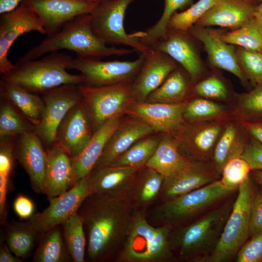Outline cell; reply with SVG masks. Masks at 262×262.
<instances>
[{"instance_id":"6da1fadb","label":"cell","mask_w":262,"mask_h":262,"mask_svg":"<svg viewBox=\"0 0 262 262\" xmlns=\"http://www.w3.org/2000/svg\"><path fill=\"white\" fill-rule=\"evenodd\" d=\"M129 193H91L77 213L82 219L87 256L91 262L108 260L123 243L134 209Z\"/></svg>"},{"instance_id":"7a4b0ae2","label":"cell","mask_w":262,"mask_h":262,"mask_svg":"<svg viewBox=\"0 0 262 262\" xmlns=\"http://www.w3.org/2000/svg\"><path fill=\"white\" fill-rule=\"evenodd\" d=\"M67 49L77 56L101 59L110 56H123L133 53L132 49L108 46L94 31L90 14L79 16L66 23L53 35L48 36L30 49L21 57L35 60L48 53Z\"/></svg>"},{"instance_id":"3957f363","label":"cell","mask_w":262,"mask_h":262,"mask_svg":"<svg viewBox=\"0 0 262 262\" xmlns=\"http://www.w3.org/2000/svg\"><path fill=\"white\" fill-rule=\"evenodd\" d=\"M72 59L69 55L57 51L39 59L21 57L11 70L0 75V80L17 84L37 95L63 85L83 84L82 74H71L67 71Z\"/></svg>"},{"instance_id":"277c9868","label":"cell","mask_w":262,"mask_h":262,"mask_svg":"<svg viewBox=\"0 0 262 262\" xmlns=\"http://www.w3.org/2000/svg\"><path fill=\"white\" fill-rule=\"evenodd\" d=\"M170 227L154 228L145 213L135 210L116 260L123 262H165L174 257L170 242Z\"/></svg>"},{"instance_id":"5b68a950","label":"cell","mask_w":262,"mask_h":262,"mask_svg":"<svg viewBox=\"0 0 262 262\" xmlns=\"http://www.w3.org/2000/svg\"><path fill=\"white\" fill-rule=\"evenodd\" d=\"M234 203H227L180 229L170 239L172 249L188 261H206L215 247Z\"/></svg>"},{"instance_id":"8992f818","label":"cell","mask_w":262,"mask_h":262,"mask_svg":"<svg viewBox=\"0 0 262 262\" xmlns=\"http://www.w3.org/2000/svg\"><path fill=\"white\" fill-rule=\"evenodd\" d=\"M254 190L249 176L238 187V193L219 241L206 261L225 262L237 255L249 237Z\"/></svg>"},{"instance_id":"52a82bcc","label":"cell","mask_w":262,"mask_h":262,"mask_svg":"<svg viewBox=\"0 0 262 262\" xmlns=\"http://www.w3.org/2000/svg\"><path fill=\"white\" fill-rule=\"evenodd\" d=\"M131 82L100 87L78 85L90 124L95 132L110 119L119 116L136 100Z\"/></svg>"},{"instance_id":"ba28073f","label":"cell","mask_w":262,"mask_h":262,"mask_svg":"<svg viewBox=\"0 0 262 262\" xmlns=\"http://www.w3.org/2000/svg\"><path fill=\"white\" fill-rule=\"evenodd\" d=\"M236 189L225 186L221 180H217L201 188L165 201L156 209L155 217L168 225L181 222L228 196Z\"/></svg>"},{"instance_id":"9c48e42d","label":"cell","mask_w":262,"mask_h":262,"mask_svg":"<svg viewBox=\"0 0 262 262\" xmlns=\"http://www.w3.org/2000/svg\"><path fill=\"white\" fill-rule=\"evenodd\" d=\"M135 0H105L99 2L90 14L94 31L108 45H123L145 53L150 48L140 41L137 32L128 34L124 26L127 9Z\"/></svg>"},{"instance_id":"30bf717a","label":"cell","mask_w":262,"mask_h":262,"mask_svg":"<svg viewBox=\"0 0 262 262\" xmlns=\"http://www.w3.org/2000/svg\"><path fill=\"white\" fill-rule=\"evenodd\" d=\"M144 59V53L132 61H102L77 56L72 58L67 70L81 72L83 85L100 87L124 82H132L137 75Z\"/></svg>"},{"instance_id":"8fae6325","label":"cell","mask_w":262,"mask_h":262,"mask_svg":"<svg viewBox=\"0 0 262 262\" xmlns=\"http://www.w3.org/2000/svg\"><path fill=\"white\" fill-rule=\"evenodd\" d=\"M45 108L40 123L34 131L44 145L54 144L57 128L69 111L82 101L77 85L66 84L54 88L41 95Z\"/></svg>"},{"instance_id":"7c38bea8","label":"cell","mask_w":262,"mask_h":262,"mask_svg":"<svg viewBox=\"0 0 262 262\" xmlns=\"http://www.w3.org/2000/svg\"><path fill=\"white\" fill-rule=\"evenodd\" d=\"M91 173L72 188L55 197L48 198L49 204L43 212L33 214L28 221L39 233L61 225L77 212L85 199L91 194Z\"/></svg>"},{"instance_id":"4fadbf2b","label":"cell","mask_w":262,"mask_h":262,"mask_svg":"<svg viewBox=\"0 0 262 262\" xmlns=\"http://www.w3.org/2000/svg\"><path fill=\"white\" fill-rule=\"evenodd\" d=\"M33 31L46 34L40 18L23 2L14 10L0 15V75L10 71L15 67V64L8 58V52L12 44L21 35Z\"/></svg>"},{"instance_id":"5bb4252c","label":"cell","mask_w":262,"mask_h":262,"mask_svg":"<svg viewBox=\"0 0 262 262\" xmlns=\"http://www.w3.org/2000/svg\"><path fill=\"white\" fill-rule=\"evenodd\" d=\"M23 3L40 18L47 36L75 17L91 14L99 3L84 0H24Z\"/></svg>"},{"instance_id":"9a60e30c","label":"cell","mask_w":262,"mask_h":262,"mask_svg":"<svg viewBox=\"0 0 262 262\" xmlns=\"http://www.w3.org/2000/svg\"><path fill=\"white\" fill-rule=\"evenodd\" d=\"M182 123L172 132L181 153L187 158L197 161L208 159L214 150L223 130L221 122L197 123L184 126Z\"/></svg>"},{"instance_id":"2e32d148","label":"cell","mask_w":262,"mask_h":262,"mask_svg":"<svg viewBox=\"0 0 262 262\" xmlns=\"http://www.w3.org/2000/svg\"><path fill=\"white\" fill-rule=\"evenodd\" d=\"M178 66L166 54L153 48L144 53L141 68L131 83V90L136 101H145Z\"/></svg>"},{"instance_id":"e0dca14e","label":"cell","mask_w":262,"mask_h":262,"mask_svg":"<svg viewBox=\"0 0 262 262\" xmlns=\"http://www.w3.org/2000/svg\"><path fill=\"white\" fill-rule=\"evenodd\" d=\"M93 133L84 105L81 101L69 111L59 124L54 143L63 148L72 160L83 151Z\"/></svg>"},{"instance_id":"ac0fdd59","label":"cell","mask_w":262,"mask_h":262,"mask_svg":"<svg viewBox=\"0 0 262 262\" xmlns=\"http://www.w3.org/2000/svg\"><path fill=\"white\" fill-rule=\"evenodd\" d=\"M196 41L187 32L168 29L164 35L151 48L171 57L195 81L199 78L203 71Z\"/></svg>"},{"instance_id":"d6986e66","label":"cell","mask_w":262,"mask_h":262,"mask_svg":"<svg viewBox=\"0 0 262 262\" xmlns=\"http://www.w3.org/2000/svg\"><path fill=\"white\" fill-rule=\"evenodd\" d=\"M217 172L201 161L190 159L180 169L164 178L161 197L165 201L204 186L218 180Z\"/></svg>"},{"instance_id":"ffe728a7","label":"cell","mask_w":262,"mask_h":262,"mask_svg":"<svg viewBox=\"0 0 262 262\" xmlns=\"http://www.w3.org/2000/svg\"><path fill=\"white\" fill-rule=\"evenodd\" d=\"M187 32L203 44L209 60L213 66L230 72L243 83L246 84L247 79L238 65L234 47L220 38L221 31L194 25Z\"/></svg>"},{"instance_id":"44dd1931","label":"cell","mask_w":262,"mask_h":262,"mask_svg":"<svg viewBox=\"0 0 262 262\" xmlns=\"http://www.w3.org/2000/svg\"><path fill=\"white\" fill-rule=\"evenodd\" d=\"M44 145L35 132L31 131L16 137L14 148L16 159L27 172L33 189L38 193H42L47 165Z\"/></svg>"},{"instance_id":"7402d4cb","label":"cell","mask_w":262,"mask_h":262,"mask_svg":"<svg viewBox=\"0 0 262 262\" xmlns=\"http://www.w3.org/2000/svg\"><path fill=\"white\" fill-rule=\"evenodd\" d=\"M46 152L47 165L42 193L49 198L69 190L77 181L71 159L63 148L54 143L47 147Z\"/></svg>"},{"instance_id":"603a6c76","label":"cell","mask_w":262,"mask_h":262,"mask_svg":"<svg viewBox=\"0 0 262 262\" xmlns=\"http://www.w3.org/2000/svg\"><path fill=\"white\" fill-rule=\"evenodd\" d=\"M185 106L182 103L137 101L126 112L147 124L154 131L168 132L183 123Z\"/></svg>"},{"instance_id":"cb8c5ba5","label":"cell","mask_w":262,"mask_h":262,"mask_svg":"<svg viewBox=\"0 0 262 262\" xmlns=\"http://www.w3.org/2000/svg\"><path fill=\"white\" fill-rule=\"evenodd\" d=\"M154 131L149 126L136 118L120 121L93 171L110 165L135 143Z\"/></svg>"},{"instance_id":"d4e9b609","label":"cell","mask_w":262,"mask_h":262,"mask_svg":"<svg viewBox=\"0 0 262 262\" xmlns=\"http://www.w3.org/2000/svg\"><path fill=\"white\" fill-rule=\"evenodd\" d=\"M256 6L244 0H215L212 7L194 25L236 29L254 16Z\"/></svg>"},{"instance_id":"484cf974","label":"cell","mask_w":262,"mask_h":262,"mask_svg":"<svg viewBox=\"0 0 262 262\" xmlns=\"http://www.w3.org/2000/svg\"><path fill=\"white\" fill-rule=\"evenodd\" d=\"M140 168L108 165L92 171L91 193L122 195L129 193Z\"/></svg>"},{"instance_id":"4316f807","label":"cell","mask_w":262,"mask_h":262,"mask_svg":"<svg viewBox=\"0 0 262 262\" xmlns=\"http://www.w3.org/2000/svg\"><path fill=\"white\" fill-rule=\"evenodd\" d=\"M120 122L119 116L107 121L94 132L90 141L80 154L71 160L77 182L92 172L106 145Z\"/></svg>"},{"instance_id":"83f0119b","label":"cell","mask_w":262,"mask_h":262,"mask_svg":"<svg viewBox=\"0 0 262 262\" xmlns=\"http://www.w3.org/2000/svg\"><path fill=\"white\" fill-rule=\"evenodd\" d=\"M0 95L11 101L35 127L40 123L45 108L41 96L2 80H0Z\"/></svg>"},{"instance_id":"f1b7e54d","label":"cell","mask_w":262,"mask_h":262,"mask_svg":"<svg viewBox=\"0 0 262 262\" xmlns=\"http://www.w3.org/2000/svg\"><path fill=\"white\" fill-rule=\"evenodd\" d=\"M189 160L181 153L174 139L168 135L161 139L146 166L165 178L180 169Z\"/></svg>"},{"instance_id":"f546056e","label":"cell","mask_w":262,"mask_h":262,"mask_svg":"<svg viewBox=\"0 0 262 262\" xmlns=\"http://www.w3.org/2000/svg\"><path fill=\"white\" fill-rule=\"evenodd\" d=\"M248 140V139H247ZM236 124H227L218 139L213 152V166L218 172L231 160L243 153L247 142Z\"/></svg>"},{"instance_id":"4dcf8cb0","label":"cell","mask_w":262,"mask_h":262,"mask_svg":"<svg viewBox=\"0 0 262 262\" xmlns=\"http://www.w3.org/2000/svg\"><path fill=\"white\" fill-rule=\"evenodd\" d=\"M16 137L0 138V219L2 225L7 222V195L16 159L14 148Z\"/></svg>"},{"instance_id":"1f68e13d","label":"cell","mask_w":262,"mask_h":262,"mask_svg":"<svg viewBox=\"0 0 262 262\" xmlns=\"http://www.w3.org/2000/svg\"><path fill=\"white\" fill-rule=\"evenodd\" d=\"M58 226L41 233V237L34 253L33 262H68L72 261Z\"/></svg>"},{"instance_id":"d6a6232c","label":"cell","mask_w":262,"mask_h":262,"mask_svg":"<svg viewBox=\"0 0 262 262\" xmlns=\"http://www.w3.org/2000/svg\"><path fill=\"white\" fill-rule=\"evenodd\" d=\"M5 226V238L12 252L19 258H25L31 252L38 232L28 221L12 220Z\"/></svg>"},{"instance_id":"836d02e7","label":"cell","mask_w":262,"mask_h":262,"mask_svg":"<svg viewBox=\"0 0 262 262\" xmlns=\"http://www.w3.org/2000/svg\"><path fill=\"white\" fill-rule=\"evenodd\" d=\"M189 88V83L185 75L178 66L162 84L149 94L145 101L177 103L185 97Z\"/></svg>"},{"instance_id":"e575fe53","label":"cell","mask_w":262,"mask_h":262,"mask_svg":"<svg viewBox=\"0 0 262 262\" xmlns=\"http://www.w3.org/2000/svg\"><path fill=\"white\" fill-rule=\"evenodd\" d=\"M0 138L34 131L35 126L9 100L0 98Z\"/></svg>"},{"instance_id":"d590c367","label":"cell","mask_w":262,"mask_h":262,"mask_svg":"<svg viewBox=\"0 0 262 262\" xmlns=\"http://www.w3.org/2000/svg\"><path fill=\"white\" fill-rule=\"evenodd\" d=\"M61 225L65 242L72 261L85 262L87 241L82 218L77 212Z\"/></svg>"},{"instance_id":"8d00e7d4","label":"cell","mask_w":262,"mask_h":262,"mask_svg":"<svg viewBox=\"0 0 262 262\" xmlns=\"http://www.w3.org/2000/svg\"><path fill=\"white\" fill-rule=\"evenodd\" d=\"M164 10L158 20L145 31L138 32L140 41L149 48H151L164 35L169 20L177 10L193 4V0H164Z\"/></svg>"},{"instance_id":"74e56055","label":"cell","mask_w":262,"mask_h":262,"mask_svg":"<svg viewBox=\"0 0 262 262\" xmlns=\"http://www.w3.org/2000/svg\"><path fill=\"white\" fill-rule=\"evenodd\" d=\"M220 38L228 44L246 49L259 52L262 49V33L255 16L238 28L221 32Z\"/></svg>"},{"instance_id":"f35d334b","label":"cell","mask_w":262,"mask_h":262,"mask_svg":"<svg viewBox=\"0 0 262 262\" xmlns=\"http://www.w3.org/2000/svg\"><path fill=\"white\" fill-rule=\"evenodd\" d=\"M161 139L158 137H150L138 141L110 165L126 166L139 168L146 166Z\"/></svg>"},{"instance_id":"ab89813d","label":"cell","mask_w":262,"mask_h":262,"mask_svg":"<svg viewBox=\"0 0 262 262\" xmlns=\"http://www.w3.org/2000/svg\"><path fill=\"white\" fill-rule=\"evenodd\" d=\"M215 0H199L171 17L167 29L187 32L212 7Z\"/></svg>"},{"instance_id":"60d3db41","label":"cell","mask_w":262,"mask_h":262,"mask_svg":"<svg viewBox=\"0 0 262 262\" xmlns=\"http://www.w3.org/2000/svg\"><path fill=\"white\" fill-rule=\"evenodd\" d=\"M164 179L163 175L147 167L139 181L133 198L132 197L133 201L135 200L137 203L142 205L152 201L160 195Z\"/></svg>"},{"instance_id":"b9f144b4","label":"cell","mask_w":262,"mask_h":262,"mask_svg":"<svg viewBox=\"0 0 262 262\" xmlns=\"http://www.w3.org/2000/svg\"><path fill=\"white\" fill-rule=\"evenodd\" d=\"M236 54L238 65L246 79L256 85L262 83V53L240 47Z\"/></svg>"},{"instance_id":"7bdbcfd3","label":"cell","mask_w":262,"mask_h":262,"mask_svg":"<svg viewBox=\"0 0 262 262\" xmlns=\"http://www.w3.org/2000/svg\"><path fill=\"white\" fill-rule=\"evenodd\" d=\"M225 112L224 108L213 101L196 98L186 105L183 117L192 121L217 117Z\"/></svg>"},{"instance_id":"ee69618b","label":"cell","mask_w":262,"mask_h":262,"mask_svg":"<svg viewBox=\"0 0 262 262\" xmlns=\"http://www.w3.org/2000/svg\"><path fill=\"white\" fill-rule=\"evenodd\" d=\"M251 170L247 162L240 157L229 161L224 167L221 180L226 187L237 189L250 176Z\"/></svg>"},{"instance_id":"f6af8a7d","label":"cell","mask_w":262,"mask_h":262,"mask_svg":"<svg viewBox=\"0 0 262 262\" xmlns=\"http://www.w3.org/2000/svg\"><path fill=\"white\" fill-rule=\"evenodd\" d=\"M241 109L247 121L262 118V83L243 95L240 100Z\"/></svg>"},{"instance_id":"bcb514c9","label":"cell","mask_w":262,"mask_h":262,"mask_svg":"<svg viewBox=\"0 0 262 262\" xmlns=\"http://www.w3.org/2000/svg\"><path fill=\"white\" fill-rule=\"evenodd\" d=\"M195 92L203 97L224 99L228 97L227 89L218 78L212 76L197 83L194 87Z\"/></svg>"},{"instance_id":"7dc6e473","label":"cell","mask_w":262,"mask_h":262,"mask_svg":"<svg viewBox=\"0 0 262 262\" xmlns=\"http://www.w3.org/2000/svg\"><path fill=\"white\" fill-rule=\"evenodd\" d=\"M236 256L237 262H262V231L246 242Z\"/></svg>"},{"instance_id":"c3c4849f","label":"cell","mask_w":262,"mask_h":262,"mask_svg":"<svg viewBox=\"0 0 262 262\" xmlns=\"http://www.w3.org/2000/svg\"><path fill=\"white\" fill-rule=\"evenodd\" d=\"M240 157L248 164L251 171H262V144L250 137Z\"/></svg>"},{"instance_id":"681fc988","label":"cell","mask_w":262,"mask_h":262,"mask_svg":"<svg viewBox=\"0 0 262 262\" xmlns=\"http://www.w3.org/2000/svg\"><path fill=\"white\" fill-rule=\"evenodd\" d=\"M262 231V186L254 193L251 212L249 237L251 238Z\"/></svg>"},{"instance_id":"f907efd6","label":"cell","mask_w":262,"mask_h":262,"mask_svg":"<svg viewBox=\"0 0 262 262\" xmlns=\"http://www.w3.org/2000/svg\"><path fill=\"white\" fill-rule=\"evenodd\" d=\"M15 212L21 219H29L34 213V205L33 202L27 196L18 195L13 203Z\"/></svg>"},{"instance_id":"816d5d0a","label":"cell","mask_w":262,"mask_h":262,"mask_svg":"<svg viewBox=\"0 0 262 262\" xmlns=\"http://www.w3.org/2000/svg\"><path fill=\"white\" fill-rule=\"evenodd\" d=\"M243 125L251 137L262 144V118L246 121Z\"/></svg>"},{"instance_id":"f5cc1de1","label":"cell","mask_w":262,"mask_h":262,"mask_svg":"<svg viewBox=\"0 0 262 262\" xmlns=\"http://www.w3.org/2000/svg\"><path fill=\"white\" fill-rule=\"evenodd\" d=\"M21 259L15 255L7 244H2L0 248V262H20Z\"/></svg>"},{"instance_id":"db71d44e","label":"cell","mask_w":262,"mask_h":262,"mask_svg":"<svg viewBox=\"0 0 262 262\" xmlns=\"http://www.w3.org/2000/svg\"><path fill=\"white\" fill-rule=\"evenodd\" d=\"M24 0H0V14L11 12L23 2Z\"/></svg>"},{"instance_id":"11a10c76","label":"cell","mask_w":262,"mask_h":262,"mask_svg":"<svg viewBox=\"0 0 262 262\" xmlns=\"http://www.w3.org/2000/svg\"><path fill=\"white\" fill-rule=\"evenodd\" d=\"M254 16L262 33V0L256 6Z\"/></svg>"},{"instance_id":"9f6ffc18","label":"cell","mask_w":262,"mask_h":262,"mask_svg":"<svg viewBox=\"0 0 262 262\" xmlns=\"http://www.w3.org/2000/svg\"><path fill=\"white\" fill-rule=\"evenodd\" d=\"M252 178L262 186V171L252 170L250 173Z\"/></svg>"},{"instance_id":"6f0895ef","label":"cell","mask_w":262,"mask_h":262,"mask_svg":"<svg viewBox=\"0 0 262 262\" xmlns=\"http://www.w3.org/2000/svg\"><path fill=\"white\" fill-rule=\"evenodd\" d=\"M250 3L253 4L254 5H258L262 0H244Z\"/></svg>"},{"instance_id":"680465c9","label":"cell","mask_w":262,"mask_h":262,"mask_svg":"<svg viewBox=\"0 0 262 262\" xmlns=\"http://www.w3.org/2000/svg\"><path fill=\"white\" fill-rule=\"evenodd\" d=\"M84 0L93 1V2H101L107 0Z\"/></svg>"},{"instance_id":"91938a15","label":"cell","mask_w":262,"mask_h":262,"mask_svg":"<svg viewBox=\"0 0 262 262\" xmlns=\"http://www.w3.org/2000/svg\"><path fill=\"white\" fill-rule=\"evenodd\" d=\"M261 52V53H262V50L261 51V52Z\"/></svg>"},{"instance_id":"94428289","label":"cell","mask_w":262,"mask_h":262,"mask_svg":"<svg viewBox=\"0 0 262 262\" xmlns=\"http://www.w3.org/2000/svg\"></svg>"}]
</instances>
